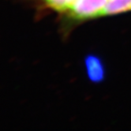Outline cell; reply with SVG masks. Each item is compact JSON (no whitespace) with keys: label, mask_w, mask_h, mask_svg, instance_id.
I'll return each mask as SVG.
<instances>
[{"label":"cell","mask_w":131,"mask_h":131,"mask_svg":"<svg viewBox=\"0 0 131 131\" xmlns=\"http://www.w3.org/2000/svg\"><path fill=\"white\" fill-rule=\"evenodd\" d=\"M53 10L60 12H68L77 0H43Z\"/></svg>","instance_id":"cell-4"},{"label":"cell","mask_w":131,"mask_h":131,"mask_svg":"<svg viewBox=\"0 0 131 131\" xmlns=\"http://www.w3.org/2000/svg\"><path fill=\"white\" fill-rule=\"evenodd\" d=\"M107 2L108 0H77L68 12L72 17L80 19L103 16Z\"/></svg>","instance_id":"cell-1"},{"label":"cell","mask_w":131,"mask_h":131,"mask_svg":"<svg viewBox=\"0 0 131 131\" xmlns=\"http://www.w3.org/2000/svg\"><path fill=\"white\" fill-rule=\"evenodd\" d=\"M131 10V0H108L104 15L116 14Z\"/></svg>","instance_id":"cell-3"},{"label":"cell","mask_w":131,"mask_h":131,"mask_svg":"<svg viewBox=\"0 0 131 131\" xmlns=\"http://www.w3.org/2000/svg\"><path fill=\"white\" fill-rule=\"evenodd\" d=\"M85 67L88 77L93 82H100L104 80L105 71L101 60L95 55H88L85 59Z\"/></svg>","instance_id":"cell-2"}]
</instances>
